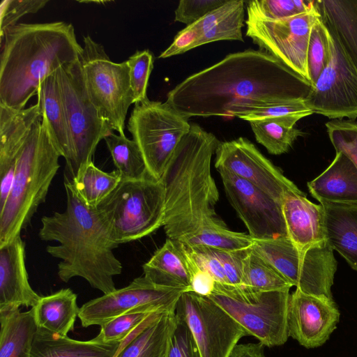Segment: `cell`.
I'll list each match as a JSON object with an SVG mask.
<instances>
[{
	"instance_id": "25",
	"label": "cell",
	"mask_w": 357,
	"mask_h": 357,
	"mask_svg": "<svg viewBox=\"0 0 357 357\" xmlns=\"http://www.w3.org/2000/svg\"><path fill=\"white\" fill-rule=\"evenodd\" d=\"M326 241L357 271V204L323 202Z\"/></svg>"
},
{
	"instance_id": "35",
	"label": "cell",
	"mask_w": 357,
	"mask_h": 357,
	"mask_svg": "<svg viewBox=\"0 0 357 357\" xmlns=\"http://www.w3.org/2000/svg\"><path fill=\"white\" fill-rule=\"evenodd\" d=\"M244 287L255 291L287 289L292 284L273 266L257 255L252 247L248 248L242 260Z\"/></svg>"
},
{
	"instance_id": "38",
	"label": "cell",
	"mask_w": 357,
	"mask_h": 357,
	"mask_svg": "<svg viewBox=\"0 0 357 357\" xmlns=\"http://www.w3.org/2000/svg\"><path fill=\"white\" fill-rule=\"evenodd\" d=\"M248 15L266 20H278L305 13L314 6V1L254 0L246 2Z\"/></svg>"
},
{
	"instance_id": "20",
	"label": "cell",
	"mask_w": 357,
	"mask_h": 357,
	"mask_svg": "<svg viewBox=\"0 0 357 357\" xmlns=\"http://www.w3.org/2000/svg\"><path fill=\"white\" fill-rule=\"evenodd\" d=\"M31 287L25 265V243L17 236L0 246V312L35 307L40 298Z\"/></svg>"
},
{
	"instance_id": "7",
	"label": "cell",
	"mask_w": 357,
	"mask_h": 357,
	"mask_svg": "<svg viewBox=\"0 0 357 357\" xmlns=\"http://www.w3.org/2000/svg\"><path fill=\"white\" fill-rule=\"evenodd\" d=\"M266 347L284 344L289 336V289L255 291L215 282L208 296Z\"/></svg>"
},
{
	"instance_id": "8",
	"label": "cell",
	"mask_w": 357,
	"mask_h": 357,
	"mask_svg": "<svg viewBox=\"0 0 357 357\" xmlns=\"http://www.w3.org/2000/svg\"><path fill=\"white\" fill-rule=\"evenodd\" d=\"M71 137L72 153L66 164L71 180L79 170L93 161L97 146L113 132L100 116L87 92L79 60L66 63L56 72Z\"/></svg>"
},
{
	"instance_id": "21",
	"label": "cell",
	"mask_w": 357,
	"mask_h": 357,
	"mask_svg": "<svg viewBox=\"0 0 357 357\" xmlns=\"http://www.w3.org/2000/svg\"><path fill=\"white\" fill-rule=\"evenodd\" d=\"M287 235L300 250H306L326 241L322 205L312 203L304 192H287L282 200Z\"/></svg>"
},
{
	"instance_id": "13",
	"label": "cell",
	"mask_w": 357,
	"mask_h": 357,
	"mask_svg": "<svg viewBox=\"0 0 357 357\" xmlns=\"http://www.w3.org/2000/svg\"><path fill=\"white\" fill-rule=\"evenodd\" d=\"M318 15L314 1L313 7L308 11L282 20H266L248 15L245 35L260 50L275 56L310 82L308 45L311 29Z\"/></svg>"
},
{
	"instance_id": "31",
	"label": "cell",
	"mask_w": 357,
	"mask_h": 357,
	"mask_svg": "<svg viewBox=\"0 0 357 357\" xmlns=\"http://www.w3.org/2000/svg\"><path fill=\"white\" fill-rule=\"evenodd\" d=\"M0 357H31L38 331L33 310L0 312Z\"/></svg>"
},
{
	"instance_id": "29",
	"label": "cell",
	"mask_w": 357,
	"mask_h": 357,
	"mask_svg": "<svg viewBox=\"0 0 357 357\" xmlns=\"http://www.w3.org/2000/svg\"><path fill=\"white\" fill-rule=\"evenodd\" d=\"M77 294L70 289H62L50 295L41 296L32 307L39 328L61 336L73 330L79 308Z\"/></svg>"
},
{
	"instance_id": "46",
	"label": "cell",
	"mask_w": 357,
	"mask_h": 357,
	"mask_svg": "<svg viewBox=\"0 0 357 357\" xmlns=\"http://www.w3.org/2000/svg\"><path fill=\"white\" fill-rule=\"evenodd\" d=\"M224 268L228 285L244 287L242 276V260L247 249L228 251L211 248Z\"/></svg>"
},
{
	"instance_id": "49",
	"label": "cell",
	"mask_w": 357,
	"mask_h": 357,
	"mask_svg": "<svg viewBox=\"0 0 357 357\" xmlns=\"http://www.w3.org/2000/svg\"><path fill=\"white\" fill-rule=\"evenodd\" d=\"M264 349L260 342L237 344L229 357H265Z\"/></svg>"
},
{
	"instance_id": "12",
	"label": "cell",
	"mask_w": 357,
	"mask_h": 357,
	"mask_svg": "<svg viewBox=\"0 0 357 357\" xmlns=\"http://www.w3.org/2000/svg\"><path fill=\"white\" fill-rule=\"evenodd\" d=\"M175 313L190 328L202 357H229L247 335L243 327L208 296L183 292Z\"/></svg>"
},
{
	"instance_id": "5",
	"label": "cell",
	"mask_w": 357,
	"mask_h": 357,
	"mask_svg": "<svg viewBox=\"0 0 357 357\" xmlns=\"http://www.w3.org/2000/svg\"><path fill=\"white\" fill-rule=\"evenodd\" d=\"M60 157L41 119L37 121L21 149L11 190L0 208V246L20 236L45 201Z\"/></svg>"
},
{
	"instance_id": "34",
	"label": "cell",
	"mask_w": 357,
	"mask_h": 357,
	"mask_svg": "<svg viewBox=\"0 0 357 357\" xmlns=\"http://www.w3.org/2000/svg\"><path fill=\"white\" fill-rule=\"evenodd\" d=\"M105 142L122 180H137L149 175L142 151L134 139L111 133Z\"/></svg>"
},
{
	"instance_id": "36",
	"label": "cell",
	"mask_w": 357,
	"mask_h": 357,
	"mask_svg": "<svg viewBox=\"0 0 357 357\" xmlns=\"http://www.w3.org/2000/svg\"><path fill=\"white\" fill-rule=\"evenodd\" d=\"M314 112L304 100L274 102H259L238 104L228 112V116L238 117L246 121L268 118L300 119Z\"/></svg>"
},
{
	"instance_id": "27",
	"label": "cell",
	"mask_w": 357,
	"mask_h": 357,
	"mask_svg": "<svg viewBox=\"0 0 357 357\" xmlns=\"http://www.w3.org/2000/svg\"><path fill=\"white\" fill-rule=\"evenodd\" d=\"M122 344L77 340L38 328L31 357H114Z\"/></svg>"
},
{
	"instance_id": "41",
	"label": "cell",
	"mask_w": 357,
	"mask_h": 357,
	"mask_svg": "<svg viewBox=\"0 0 357 357\" xmlns=\"http://www.w3.org/2000/svg\"><path fill=\"white\" fill-rule=\"evenodd\" d=\"M326 128L336 153H343L357 168V121L332 119L326 123Z\"/></svg>"
},
{
	"instance_id": "9",
	"label": "cell",
	"mask_w": 357,
	"mask_h": 357,
	"mask_svg": "<svg viewBox=\"0 0 357 357\" xmlns=\"http://www.w3.org/2000/svg\"><path fill=\"white\" fill-rule=\"evenodd\" d=\"M83 41L79 60L89 97L112 130L123 135L128 109L134 104L128 62L111 61L89 35Z\"/></svg>"
},
{
	"instance_id": "14",
	"label": "cell",
	"mask_w": 357,
	"mask_h": 357,
	"mask_svg": "<svg viewBox=\"0 0 357 357\" xmlns=\"http://www.w3.org/2000/svg\"><path fill=\"white\" fill-rule=\"evenodd\" d=\"M183 292V289L155 284L143 275L135 278L126 287L85 303L79 308L78 318L82 326L86 328L100 326L135 310L175 312L177 301Z\"/></svg>"
},
{
	"instance_id": "48",
	"label": "cell",
	"mask_w": 357,
	"mask_h": 357,
	"mask_svg": "<svg viewBox=\"0 0 357 357\" xmlns=\"http://www.w3.org/2000/svg\"><path fill=\"white\" fill-rule=\"evenodd\" d=\"M188 255L190 269V284L188 291L204 296H210L214 290L215 280L209 273L197 266L189 252Z\"/></svg>"
},
{
	"instance_id": "23",
	"label": "cell",
	"mask_w": 357,
	"mask_h": 357,
	"mask_svg": "<svg viewBox=\"0 0 357 357\" xmlns=\"http://www.w3.org/2000/svg\"><path fill=\"white\" fill-rule=\"evenodd\" d=\"M144 276L155 284L189 291L190 260L185 245L167 238L142 266Z\"/></svg>"
},
{
	"instance_id": "19",
	"label": "cell",
	"mask_w": 357,
	"mask_h": 357,
	"mask_svg": "<svg viewBox=\"0 0 357 357\" xmlns=\"http://www.w3.org/2000/svg\"><path fill=\"white\" fill-rule=\"evenodd\" d=\"M41 119L38 102L22 109L0 104V208L11 190L21 149L33 126Z\"/></svg>"
},
{
	"instance_id": "43",
	"label": "cell",
	"mask_w": 357,
	"mask_h": 357,
	"mask_svg": "<svg viewBox=\"0 0 357 357\" xmlns=\"http://www.w3.org/2000/svg\"><path fill=\"white\" fill-rule=\"evenodd\" d=\"M227 1V0H181L175 10L174 20L187 26L190 25Z\"/></svg>"
},
{
	"instance_id": "11",
	"label": "cell",
	"mask_w": 357,
	"mask_h": 357,
	"mask_svg": "<svg viewBox=\"0 0 357 357\" xmlns=\"http://www.w3.org/2000/svg\"><path fill=\"white\" fill-rule=\"evenodd\" d=\"M188 118L168 102L137 103L128 130L138 144L150 176L160 180L176 148L190 131Z\"/></svg>"
},
{
	"instance_id": "28",
	"label": "cell",
	"mask_w": 357,
	"mask_h": 357,
	"mask_svg": "<svg viewBox=\"0 0 357 357\" xmlns=\"http://www.w3.org/2000/svg\"><path fill=\"white\" fill-rule=\"evenodd\" d=\"M314 6L357 69V0H317Z\"/></svg>"
},
{
	"instance_id": "30",
	"label": "cell",
	"mask_w": 357,
	"mask_h": 357,
	"mask_svg": "<svg viewBox=\"0 0 357 357\" xmlns=\"http://www.w3.org/2000/svg\"><path fill=\"white\" fill-rule=\"evenodd\" d=\"M245 1L227 0L195 22L200 33L197 47L218 40L243 41Z\"/></svg>"
},
{
	"instance_id": "24",
	"label": "cell",
	"mask_w": 357,
	"mask_h": 357,
	"mask_svg": "<svg viewBox=\"0 0 357 357\" xmlns=\"http://www.w3.org/2000/svg\"><path fill=\"white\" fill-rule=\"evenodd\" d=\"M37 96L42 123L54 146L67 164L71 158V137L56 73L40 82Z\"/></svg>"
},
{
	"instance_id": "44",
	"label": "cell",
	"mask_w": 357,
	"mask_h": 357,
	"mask_svg": "<svg viewBox=\"0 0 357 357\" xmlns=\"http://www.w3.org/2000/svg\"><path fill=\"white\" fill-rule=\"evenodd\" d=\"M167 357H202L190 328L178 317Z\"/></svg>"
},
{
	"instance_id": "16",
	"label": "cell",
	"mask_w": 357,
	"mask_h": 357,
	"mask_svg": "<svg viewBox=\"0 0 357 357\" xmlns=\"http://www.w3.org/2000/svg\"><path fill=\"white\" fill-rule=\"evenodd\" d=\"M218 171L229 201L254 240L288 236L282 202L226 169Z\"/></svg>"
},
{
	"instance_id": "33",
	"label": "cell",
	"mask_w": 357,
	"mask_h": 357,
	"mask_svg": "<svg viewBox=\"0 0 357 357\" xmlns=\"http://www.w3.org/2000/svg\"><path fill=\"white\" fill-rule=\"evenodd\" d=\"M298 121L291 119L268 118L249 121L257 142L273 155L289 151L298 137L305 135L295 126Z\"/></svg>"
},
{
	"instance_id": "32",
	"label": "cell",
	"mask_w": 357,
	"mask_h": 357,
	"mask_svg": "<svg viewBox=\"0 0 357 357\" xmlns=\"http://www.w3.org/2000/svg\"><path fill=\"white\" fill-rule=\"evenodd\" d=\"M72 187L88 206L96 207L117 187L121 177L117 170L106 172L97 167L93 161L82 167L71 180Z\"/></svg>"
},
{
	"instance_id": "22",
	"label": "cell",
	"mask_w": 357,
	"mask_h": 357,
	"mask_svg": "<svg viewBox=\"0 0 357 357\" xmlns=\"http://www.w3.org/2000/svg\"><path fill=\"white\" fill-rule=\"evenodd\" d=\"M307 187L319 203L357 204V168L347 155L337 152L331 165L308 182Z\"/></svg>"
},
{
	"instance_id": "6",
	"label": "cell",
	"mask_w": 357,
	"mask_h": 357,
	"mask_svg": "<svg viewBox=\"0 0 357 357\" xmlns=\"http://www.w3.org/2000/svg\"><path fill=\"white\" fill-rule=\"evenodd\" d=\"M96 208L119 245L142 238L163 226V183L150 175L137 180L121 179Z\"/></svg>"
},
{
	"instance_id": "2",
	"label": "cell",
	"mask_w": 357,
	"mask_h": 357,
	"mask_svg": "<svg viewBox=\"0 0 357 357\" xmlns=\"http://www.w3.org/2000/svg\"><path fill=\"white\" fill-rule=\"evenodd\" d=\"M220 142L213 134L191 124L160 178L165 196V232L188 247L219 248L229 232L215 211L219 193L211 162Z\"/></svg>"
},
{
	"instance_id": "39",
	"label": "cell",
	"mask_w": 357,
	"mask_h": 357,
	"mask_svg": "<svg viewBox=\"0 0 357 357\" xmlns=\"http://www.w3.org/2000/svg\"><path fill=\"white\" fill-rule=\"evenodd\" d=\"M329 36L326 26L318 15L311 29L307 51V68L312 86L330 59Z\"/></svg>"
},
{
	"instance_id": "37",
	"label": "cell",
	"mask_w": 357,
	"mask_h": 357,
	"mask_svg": "<svg viewBox=\"0 0 357 357\" xmlns=\"http://www.w3.org/2000/svg\"><path fill=\"white\" fill-rule=\"evenodd\" d=\"M162 312L140 309L114 317L102 325L94 338L104 343H123Z\"/></svg>"
},
{
	"instance_id": "4",
	"label": "cell",
	"mask_w": 357,
	"mask_h": 357,
	"mask_svg": "<svg viewBox=\"0 0 357 357\" xmlns=\"http://www.w3.org/2000/svg\"><path fill=\"white\" fill-rule=\"evenodd\" d=\"M0 104L24 109L40 82L79 59L82 47L65 22L19 23L0 40Z\"/></svg>"
},
{
	"instance_id": "1",
	"label": "cell",
	"mask_w": 357,
	"mask_h": 357,
	"mask_svg": "<svg viewBox=\"0 0 357 357\" xmlns=\"http://www.w3.org/2000/svg\"><path fill=\"white\" fill-rule=\"evenodd\" d=\"M312 87L275 56L249 49L188 77L168 92L166 101L188 119L228 116L238 104L305 100Z\"/></svg>"
},
{
	"instance_id": "18",
	"label": "cell",
	"mask_w": 357,
	"mask_h": 357,
	"mask_svg": "<svg viewBox=\"0 0 357 357\" xmlns=\"http://www.w3.org/2000/svg\"><path fill=\"white\" fill-rule=\"evenodd\" d=\"M340 316L333 298L296 289L289 298V336L307 349L320 347L336 328Z\"/></svg>"
},
{
	"instance_id": "26",
	"label": "cell",
	"mask_w": 357,
	"mask_h": 357,
	"mask_svg": "<svg viewBox=\"0 0 357 357\" xmlns=\"http://www.w3.org/2000/svg\"><path fill=\"white\" fill-rule=\"evenodd\" d=\"M177 322L175 312L160 314L123 342L114 357H167Z\"/></svg>"
},
{
	"instance_id": "45",
	"label": "cell",
	"mask_w": 357,
	"mask_h": 357,
	"mask_svg": "<svg viewBox=\"0 0 357 357\" xmlns=\"http://www.w3.org/2000/svg\"><path fill=\"white\" fill-rule=\"evenodd\" d=\"M186 248L199 268L209 273L217 283L228 285L222 265L211 248L206 246H186Z\"/></svg>"
},
{
	"instance_id": "40",
	"label": "cell",
	"mask_w": 357,
	"mask_h": 357,
	"mask_svg": "<svg viewBox=\"0 0 357 357\" xmlns=\"http://www.w3.org/2000/svg\"><path fill=\"white\" fill-rule=\"evenodd\" d=\"M129 67L130 87L134 104L148 98L146 91L149 79L153 68V55L149 50H137L127 60Z\"/></svg>"
},
{
	"instance_id": "10",
	"label": "cell",
	"mask_w": 357,
	"mask_h": 357,
	"mask_svg": "<svg viewBox=\"0 0 357 357\" xmlns=\"http://www.w3.org/2000/svg\"><path fill=\"white\" fill-rule=\"evenodd\" d=\"M252 249L300 291L333 298L337 270L333 250L326 241L310 249H298L287 237L254 240Z\"/></svg>"
},
{
	"instance_id": "15",
	"label": "cell",
	"mask_w": 357,
	"mask_h": 357,
	"mask_svg": "<svg viewBox=\"0 0 357 357\" xmlns=\"http://www.w3.org/2000/svg\"><path fill=\"white\" fill-rule=\"evenodd\" d=\"M329 43L330 59L305 103L314 113L329 119L354 120L357 118V69L331 34Z\"/></svg>"
},
{
	"instance_id": "47",
	"label": "cell",
	"mask_w": 357,
	"mask_h": 357,
	"mask_svg": "<svg viewBox=\"0 0 357 357\" xmlns=\"http://www.w3.org/2000/svg\"><path fill=\"white\" fill-rule=\"evenodd\" d=\"M199 37L200 33L195 23L186 26L177 33L172 43L158 57L162 59L171 57L197 47Z\"/></svg>"
},
{
	"instance_id": "42",
	"label": "cell",
	"mask_w": 357,
	"mask_h": 357,
	"mask_svg": "<svg viewBox=\"0 0 357 357\" xmlns=\"http://www.w3.org/2000/svg\"><path fill=\"white\" fill-rule=\"evenodd\" d=\"M48 0H3L0 5V40L24 15L36 13Z\"/></svg>"
},
{
	"instance_id": "17",
	"label": "cell",
	"mask_w": 357,
	"mask_h": 357,
	"mask_svg": "<svg viewBox=\"0 0 357 357\" xmlns=\"http://www.w3.org/2000/svg\"><path fill=\"white\" fill-rule=\"evenodd\" d=\"M216 169H226L282 202L289 192L300 190L248 139L220 142L215 151Z\"/></svg>"
},
{
	"instance_id": "3",
	"label": "cell",
	"mask_w": 357,
	"mask_h": 357,
	"mask_svg": "<svg viewBox=\"0 0 357 357\" xmlns=\"http://www.w3.org/2000/svg\"><path fill=\"white\" fill-rule=\"evenodd\" d=\"M64 188L66 209L43 216L38 236L58 243L47 245L46 251L60 259L57 275L61 281L79 277L103 294L110 293L116 289L114 278L123 271L113 252L119 245L96 207L86 205L65 178Z\"/></svg>"
}]
</instances>
